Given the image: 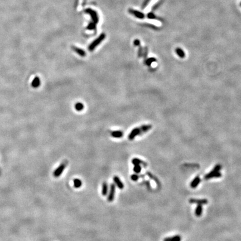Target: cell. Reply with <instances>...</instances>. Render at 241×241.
Wrapping results in <instances>:
<instances>
[{
	"label": "cell",
	"mask_w": 241,
	"mask_h": 241,
	"mask_svg": "<svg viewBox=\"0 0 241 241\" xmlns=\"http://www.w3.org/2000/svg\"><path fill=\"white\" fill-rule=\"evenodd\" d=\"M115 190H116V186L114 184H112L111 185L110 187V191L108 196V200L109 202H112L115 198Z\"/></svg>",
	"instance_id": "277c9868"
},
{
	"label": "cell",
	"mask_w": 241,
	"mask_h": 241,
	"mask_svg": "<svg viewBox=\"0 0 241 241\" xmlns=\"http://www.w3.org/2000/svg\"><path fill=\"white\" fill-rule=\"evenodd\" d=\"M189 203L192 204H197L198 205H204L208 203V200L205 199H190L189 200Z\"/></svg>",
	"instance_id": "5b68a950"
},
{
	"label": "cell",
	"mask_w": 241,
	"mask_h": 241,
	"mask_svg": "<svg viewBox=\"0 0 241 241\" xmlns=\"http://www.w3.org/2000/svg\"><path fill=\"white\" fill-rule=\"evenodd\" d=\"M72 49L75 53H77L79 56L82 57H84L86 56V53H85V52L84 51L83 49L79 48V47L76 46H73Z\"/></svg>",
	"instance_id": "ba28073f"
},
{
	"label": "cell",
	"mask_w": 241,
	"mask_h": 241,
	"mask_svg": "<svg viewBox=\"0 0 241 241\" xmlns=\"http://www.w3.org/2000/svg\"><path fill=\"white\" fill-rule=\"evenodd\" d=\"M148 18H154L155 17V16L153 14L150 13V14H148Z\"/></svg>",
	"instance_id": "484cf974"
},
{
	"label": "cell",
	"mask_w": 241,
	"mask_h": 241,
	"mask_svg": "<svg viewBox=\"0 0 241 241\" xmlns=\"http://www.w3.org/2000/svg\"><path fill=\"white\" fill-rule=\"evenodd\" d=\"M86 12L91 16L92 18V20L94 21V23H95L96 24H97L98 20H99V18H98V15L97 14V12L96 11L92 10V9H89V8H88V9H87Z\"/></svg>",
	"instance_id": "8992f818"
},
{
	"label": "cell",
	"mask_w": 241,
	"mask_h": 241,
	"mask_svg": "<svg viewBox=\"0 0 241 241\" xmlns=\"http://www.w3.org/2000/svg\"><path fill=\"white\" fill-rule=\"evenodd\" d=\"M200 182V178L199 176H196L195 177L194 179L192 181L191 184H190V186H191L192 188H195L196 187H197L198 185L199 184Z\"/></svg>",
	"instance_id": "8fae6325"
},
{
	"label": "cell",
	"mask_w": 241,
	"mask_h": 241,
	"mask_svg": "<svg viewBox=\"0 0 241 241\" xmlns=\"http://www.w3.org/2000/svg\"><path fill=\"white\" fill-rule=\"evenodd\" d=\"M129 12H131L132 14L135 15L136 17H137L139 18H143L144 17V15L141 13V12L137 11H135V10H133V9H130Z\"/></svg>",
	"instance_id": "9a60e30c"
},
{
	"label": "cell",
	"mask_w": 241,
	"mask_h": 241,
	"mask_svg": "<svg viewBox=\"0 0 241 241\" xmlns=\"http://www.w3.org/2000/svg\"><path fill=\"white\" fill-rule=\"evenodd\" d=\"M175 52L177 54V55H178L180 58H184L185 56V53L184 50H182V49H181L180 47H177L176 48L175 50Z\"/></svg>",
	"instance_id": "5bb4252c"
},
{
	"label": "cell",
	"mask_w": 241,
	"mask_h": 241,
	"mask_svg": "<svg viewBox=\"0 0 241 241\" xmlns=\"http://www.w3.org/2000/svg\"><path fill=\"white\" fill-rule=\"evenodd\" d=\"M113 181L116 184V185L118 186V188L119 189H123V188H124V185H123V184L121 182V180H120V179L118 176H115L113 177Z\"/></svg>",
	"instance_id": "9c48e42d"
},
{
	"label": "cell",
	"mask_w": 241,
	"mask_h": 241,
	"mask_svg": "<svg viewBox=\"0 0 241 241\" xmlns=\"http://www.w3.org/2000/svg\"><path fill=\"white\" fill-rule=\"evenodd\" d=\"M240 5H241V4H240Z\"/></svg>",
	"instance_id": "4316f807"
},
{
	"label": "cell",
	"mask_w": 241,
	"mask_h": 241,
	"mask_svg": "<svg viewBox=\"0 0 241 241\" xmlns=\"http://www.w3.org/2000/svg\"><path fill=\"white\" fill-rule=\"evenodd\" d=\"M134 44H135V46H139L140 45V42H139V40H138V39H136L134 41Z\"/></svg>",
	"instance_id": "d4e9b609"
},
{
	"label": "cell",
	"mask_w": 241,
	"mask_h": 241,
	"mask_svg": "<svg viewBox=\"0 0 241 241\" xmlns=\"http://www.w3.org/2000/svg\"><path fill=\"white\" fill-rule=\"evenodd\" d=\"M66 164L65 163H63L60 164V166L58 168H56V170L54 171V172L53 173L54 176L55 177H58L61 175L63 172H64V170L66 167Z\"/></svg>",
	"instance_id": "3957f363"
},
{
	"label": "cell",
	"mask_w": 241,
	"mask_h": 241,
	"mask_svg": "<svg viewBox=\"0 0 241 241\" xmlns=\"http://www.w3.org/2000/svg\"><path fill=\"white\" fill-rule=\"evenodd\" d=\"M108 186L106 182H104L102 184V194L103 195L106 196L108 193Z\"/></svg>",
	"instance_id": "ac0fdd59"
},
{
	"label": "cell",
	"mask_w": 241,
	"mask_h": 241,
	"mask_svg": "<svg viewBox=\"0 0 241 241\" xmlns=\"http://www.w3.org/2000/svg\"><path fill=\"white\" fill-rule=\"evenodd\" d=\"M203 212V207L202 205H198L196 207L195 211V214L196 217H200L202 215Z\"/></svg>",
	"instance_id": "e0dca14e"
},
{
	"label": "cell",
	"mask_w": 241,
	"mask_h": 241,
	"mask_svg": "<svg viewBox=\"0 0 241 241\" xmlns=\"http://www.w3.org/2000/svg\"><path fill=\"white\" fill-rule=\"evenodd\" d=\"M95 28H96V24L94 23L89 24L87 27V29L90 30H94Z\"/></svg>",
	"instance_id": "603a6c76"
},
{
	"label": "cell",
	"mask_w": 241,
	"mask_h": 241,
	"mask_svg": "<svg viewBox=\"0 0 241 241\" xmlns=\"http://www.w3.org/2000/svg\"><path fill=\"white\" fill-rule=\"evenodd\" d=\"M74 107L77 111H81L84 109V105L81 102H77L75 104Z\"/></svg>",
	"instance_id": "ffe728a7"
},
{
	"label": "cell",
	"mask_w": 241,
	"mask_h": 241,
	"mask_svg": "<svg viewBox=\"0 0 241 241\" xmlns=\"http://www.w3.org/2000/svg\"><path fill=\"white\" fill-rule=\"evenodd\" d=\"M156 61H157V60H156V58H148V59L147 58L144 61V63H145V64L146 65L150 66L152 64V63L156 62Z\"/></svg>",
	"instance_id": "d6986e66"
},
{
	"label": "cell",
	"mask_w": 241,
	"mask_h": 241,
	"mask_svg": "<svg viewBox=\"0 0 241 241\" xmlns=\"http://www.w3.org/2000/svg\"><path fill=\"white\" fill-rule=\"evenodd\" d=\"M141 176H139L137 174H133V175H131V178L133 181H137L139 178V177Z\"/></svg>",
	"instance_id": "cb8c5ba5"
},
{
	"label": "cell",
	"mask_w": 241,
	"mask_h": 241,
	"mask_svg": "<svg viewBox=\"0 0 241 241\" xmlns=\"http://www.w3.org/2000/svg\"><path fill=\"white\" fill-rule=\"evenodd\" d=\"M222 176V174L221 173L219 172H216V173H209L208 174H207L205 176H204V179L206 180H208L212 178H214V177H215V178H218V177H220Z\"/></svg>",
	"instance_id": "52a82bcc"
},
{
	"label": "cell",
	"mask_w": 241,
	"mask_h": 241,
	"mask_svg": "<svg viewBox=\"0 0 241 241\" xmlns=\"http://www.w3.org/2000/svg\"><path fill=\"white\" fill-rule=\"evenodd\" d=\"M134 171L136 174H138L140 173L141 171V166L139 165H135L134 167Z\"/></svg>",
	"instance_id": "7402d4cb"
},
{
	"label": "cell",
	"mask_w": 241,
	"mask_h": 241,
	"mask_svg": "<svg viewBox=\"0 0 241 241\" xmlns=\"http://www.w3.org/2000/svg\"><path fill=\"white\" fill-rule=\"evenodd\" d=\"M132 163L133 165H143L144 167H146L147 166V164L146 163H145L144 161H142L140 159H139V158H134V159H132Z\"/></svg>",
	"instance_id": "30bf717a"
},
{
	"label": "cell",
	"mask_w": 241,
	"mask_h": 241,
	"mask_svg": "<svg viewBox=\"0 0 241 241\" xmlns=\"http://www.w3.org/2000/svg\"><path fill=\"white\" fill-rule=\"evenodd\" d=\"M182 238L180 236H175L173 237H167L164 239V241H181Z\"/></svg>",
	"instance_id": "2e32d148"
},
{
	"label": "cell",
	"mask_w": 241,
	"mask_h": 241,
	"mask_svg": "<svg viewBox=\"0 0 241 241\" xmlns=\"http://www.w3.org/2000/svg\"><path fill=\"white\" fill-rule=\"evenodd\" d=\"M105 37H106V35L105 34H101L99 37H98V38H97V39L95 40L94 41H93V42L90 44V45L88 46L89 51H90V52L93 51V50H94V49L96 48V47L98 45H99V44L103 42V41L104 40V39H105Z\"/></svg>",
	"instance_id": "7a4b0ae2"
},
{
	"label": "cell",
	"mask_w": 241,
	"mask_h": 241,
	"mask_svg": "<svg viewBox=\"0 0 241 241\" xmlns=\"http://www.w3.org/2000/svg\"><path fill=\"white\" fill-rule=\"evenodd\" d=\"M153 128V126L151 125H144L138 127H136L132 129L131 132L129 133L128 138L129 140H133L137 136H140L147 132L149 130Z\"/></svg>",
	"instance_id": "6da1fadb"
},
{
	"label": "cell",
	"mask_w": 241,
	"mask_h": 241,
	"mask_svg": "<svg viewBox=\"0 0 241 241\" xmlns=\"http://www.w3.org/2000/svg\"><path fill=\"white\" fill-rule=\"evenodd\" d=\"M82 185V181L79 179H75L74 180V186L75 188H79Z\"/></svg>",
	"instance_id": "44dd1931"
},
{
	"label": "cell",
	"mask_w": 241,
	"mask_h": 241,
	"mask_svg": "<svg viewBox=\"0 0 241 241\" xmlns=\"http://www.w3.org/2000/svg\"><path fill=\"white\" fill-rule=\"evenodd\" d=\"M111 135L114 138H120L123 135V133L121 131H115L111 133Z\"/></svg>",
	"instance_id": "7c38bea8"
},
{
	"label": "cell",
	"mask_w": 241,
	"mask_h": 241,
	"mask_svg": "<svg viewBox=\"0 0 241 241\" xmlns=\"http://www.w3.org/2000/svg\"><path fill=\"white\" fill-rule=\"evenodd\" d=\"M40 83H41V82H40L39 78L36 77L33 79L32 83H31V85H32V87L33 88H37L40 86Z\"/></svg>",
	"instance_id": "4fadbf2b"
}]
</instances>
